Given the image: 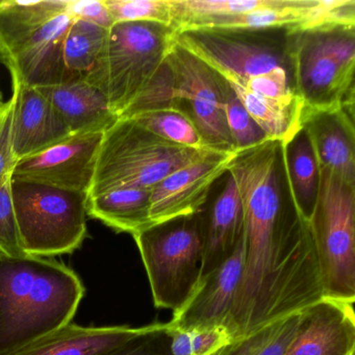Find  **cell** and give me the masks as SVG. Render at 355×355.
I'll use <instances>...</instances> for the list:
<instances>
[{
  "mask_svg": "<svg viewBox=\"0 0 355 355\" xmlns=\"http://www.w3.org/2000/svg\"><path fill=\"white\" fill-rule=\"evenodd\" d=\"M84 295L80 276L64 263L0 252V355L70 323Z\"/></svg>",
  "mask_w": 355,
  "mask_h": 355,
  "instance_id": "6da1fadb",
  "label": "cell"
},
{
  "mask_svg": "<svg viewBox=\"0 0 355 355\" xmlns=\"http://www.w3.org/2000/svg\"><path fill=\"white\" fill-rule=\"evenodd\" d=\"M68 0L0 1V61L12 80L39 88L65 80L63 43L72 22Z\"/></svg>",
  "mask_w": 355,
  "mask_h": 355,
  "instance_id": "7a4b0ae2",
  "label": "cell"
},
{
  "mask_svg": "<svg viewBox=\"0 0 355 355\" xmlns=\"http://www.w3.org/2000/svg\"><path fill=\"white\" fill-rule=\"evenodd\" d=\"M159 138L130 118L103 132L89 196L117 189H153L176 170L213 153Z\"/></svg>",
  "mask_w": 355,
  "mask_h": 355,
  "instance_id": "3957f363",
  "label": "cell"
},
{
  "mask_svg": "<svg viewBox=\"0 0 355 355\" xmlns=\"http://www.w3.org/2000/svg\"><path fill=\"white\" fill-rule=\"evenodd\" d=\"M288 53L295 92L307 111L354 107V28L294 33Z\"/></svg>",
  "mask_w": 355,
  "mask_h": 355,
  "instance_id": "277c9868",
  "label": "cell"
},
{
  "mask_svg": "<svg viewBox=\"0 0 355 355\" xmlns=\"http://www.w3.org/2000/svg\"><path fill=\"white\" fill-rule=\"evenodd\" d=\"M157 309H182L200 282L202 211L150 226L135 234Z\"/></svg>",
  "mask_w": 355,
  "mask_h": 355,
  "instance_id": "5b68a950",
  "label": "cell"
},
{
  "mask_svg": "<svg viewBox=\"0 0 355 355\" xmlns=\"http://www.w3.org/2000/svg\"><path fill=\"white\" fill-rule=\"evenodd\" d=\"M11 188L26 254L53 257L82 246L88 232V194L15 178Z\"/></svg>",
  "mask_w": 355,
  "mask_h": 355,
  "instance_id": "8992f818",
  "label": "cell"
},
{
  "mask_svg": "<svg viewBox=\"0 0 355 355\" xmlns=\"http://www.w3.org/2000/svg\"><path fill=\"white\" fill-rule=\"evenodd\" d=\"M320 189L309 222L323 298L355 301V187L320 169Z\"/></svg>",
  "mask_w": 355,
  "mask_h": 355,
  "instance_id": "52a82bcc",
  "label": "cell"
},
{
  "mask_svg": "<svg viewBox=\"0 0 355 355\" xmlns=\"http://www.w3.org/2000/svg\"><path fill=\"white\" fill-rule=\"evenodd\" d=\"M173 36L172 28L153 22H121L109 30L101 67L92 85L105 93L118 118L161 69Z\"/></svg>",
  "mask_w": 355,
  "mask_h": 355,
  "instance_id": "ba28073f",
  "label": "cell"
},
{
  "mask_svg": "<svg viewBox=\"0 0 355 355\" xmlns=\"http://www.w3.org/2000/svg\"><path fill=\"white\" fill-rule=\"evenodd\" d=\"M173 82V101L186 103L188 114L209 148L236 151L225 119L230 88L211 67L174 41L166 55Z\"/></svg>",
  "mask_w": 355,
  "mask_h": 355,
  "instance_id": "9c48e42d",
  "label": "cell"
},
{
  "mask_svg": "<svg viewBox=\"0 0 355 355\" xmlns=\"http://www.w3.org/2000/svg\"><path fill=\"white\" fill-rule=\"evenodd\" d=\"M174 41L209 67L242 78L266 73L275 67L291 68L288 42L247 38L239 31L192 30L174 33Z\"/></svg>",
  "mask_w": 355,
  "mask_h": 355,
  "instance_id": "30bf717a",
  "label": "cell"
},
{
  "mask_svg": "<svg viewBox=\"0 0 355 355\" xmlns=\"http://www.w3.org/2000/svg\"><path fill=\"white\" fill-rule=\"evenodd\" d=\"M236 153H209L176 170L153 187L149 209L153 225L202 211L214 184L227 174Z\"/></svg>",
  "mask_w": 355,
  "mask_h": 355,
  "instance_id": "8fae6325",
  "label": "cell"
},
{
  "mask_svg": "<svg viewBox=\"0 0 355 355\" xmlns=\"http://www.w3.org/2000/svg\"><path fill=\"white\" fill-rule=\"evenodd\" d=\"M103 132L74 135L16 164L13 178L89 195Z\"/></svg>",
  "mask_w": 355,
  "mask_h": 355,
  "instance_id": "7c38bea8",
  "label": "cell"
},
{
  "mask_svg": "<svg viewBox=\"0 0 355 355\" xmlns=\"http://www.w3.org/2000/svg\"><path fill=\"white\" fill-rule=\"evenodd\" d=\"M245 249L244 234L232 255L219 267L202 276L192 297L173 313L168 323L171 329H199L215 326L226 328L242 279Z\"/></svg>",
  "mask_w": 355,
  "mask_h": 355,
  "instance_id": "4fadbf2b",
  "label": "cell"
},
{
  "mask_svg": "<svg viewBox=\"0 0 355 355\" xmlns=\"http://www.w3.org/2000/svg\"><path fill=\"white\" fill-rule=\"evenodd\" d=\"M354 303L323 298L302 311L296 338L284 355H354Z\"/></svg>",
  "mask_w": 355,
  "mask_h": 355,
  "instance_id": "5bb4252c",
  "label": "cell"
},
{
  "mask_svg": "<svg viewBox=\"0 0 355 355\" xmlns=\"http://www.w3.org/2000/svg\"><path fill=\"white\" fill-rule=\"evenodd\" d=\"M15 99L12 122L14 157L19 162L72 136L49 99L36 88L12 80Z\"/></svg>",
  "mask_w": 355,
  "mask_h": 355,
  "instance_id": "9a60e30c",
  "label": "cell"
},
{
  "mask_svg": "<svg viewBox=\"0 0 355 355\" xmlns=\"http://www.w3.org/2000/svg\"><path fill=\"white\" fill-rule=\"evenodd\" d=\"M354 107L307 111L302 128L309 137L319 169L336 174L355 187Z\"/></svg>",
  "mask_w": 355,
  "mask_h": 355,
  "instance_id": "2e32d148",
  "label": "cell"
},
{
  "mask_svg": "<svg viewBox=\"0 0 355 355\" xmlns=\"http://www.w3.org/2000/svg\"><path fill=\"white\" fill-rule=\"evenodd\" d=\"M149 328L150 325L85 327L70 322L1 355H103L144 334Z\"/></svg>",
  "mask_w": 355,
  "mask_h": 355,
  "instance_id": "e0dca14e",
  "label": "cell"
},
{
  "mask_svg": "<svg viewBox=\"0 0 355 355\" xmlns=\"http://www.w3.org/2000/svg\"><path fill=\"white\" fill-rule=\"evenodd\" d=\"M44 95L74 135L105 132L119 118L105 93L85 80H72L36 88Z\"/></svg>",
  "mask_w": 355,
  "mask_h": 355,
  "instance_id": "ac0fdd59",
  "label": "cell"
},
{
  "mask_svg": "<svg viewBox=\"0 0 355 355\" xmlns=\"http://www.w3.org/2000/svg\"><path fill=\"white\" fill-rule=\"evenodd\" d=\"M245 234V214L236 182L227 172L225 186L202 214V276L219 267L227 259ZM201 276V277H202Z\"/></svg>",
  "mask_w": 355,
  "mask_h": 355,
  "instance_id": "d6986e66",
  "label": "cell"
},
{
  "mask_svg": "<svg viewBox=\"0 0 355 355\" xmlns=\"http://www.w3.org/2000/svg\"><path fill=\"white\" fill-rule=\"evenodd\" d=\"M211 68L225 80L268 139L286 145L302 130L304 103L297 93L284 98H267L245 88L236 74L221 68Z\"/></svg>",
  "mask_w": 355,
  "mask_h": 355,
  "instance_id": "ffe728a7",
  "label": "cell"
},
{
  "mask_svg": "<svg viewBox=\"0 0 355 355\" xmlns=\"http://www.w3.org/2000/svg\"><path fill=\"white\" fill-rule=\"evenodd\" d=\"M284 174L291 201L299 217L309 224L320 189V169L304 130L282 145Z\"/></svg>",
  "mask_w": 355,
  "mask_h": 355,
  "instance_id": "44dd1931",
  "label": "cell"
},
{
  "mask_svg": "<svg viewBox=\"0 0 355 355\" xmlns=\"http://www.w3.org/2000/svg\"><path fill=\"white\" fill-rule=\"evenodd\" d=\"M151 189H117L88 197V217L98 220L117 232L135 234L153 226Z\"/></svg>",
  "mask_w": 355,
  "mask_h": 355,
  "instance_id": "7402d4cb",
  "label": "cell"
},
{
  "mask_svg": "<svg viewBox=\"0 0 355 355\" xmlns=\"http://www.w3.org/2000/svg\"><path fill=\"white\" fill-rule=\"evenodd\" d=\"M109 31L82 20H72L63 43L66 82L92 84L101 67Z\"/></svg>",
  "mask_w": 355,
  "mask_h": 355,
  "instance_id": "603a6c76",
  "label": "cell"
},
{
  "mask_svg": "<svg viewBox=\"0 0 355 355\" xmlns=\"http://www.w3.org/2000/svg\"><path fill=\"white\" fill-rule=\"evenodd\" d=\"M311 0H286L279 7L255 10L241 15L218 18L196 24L192 30L251 31L284 28L288 34H294L304 17L305 10Z\"/></svg>",
  "mask_w": 355,
  "mask_h": 355,
  "instance_id": "cb8c5ba5",
  "label": "cell"
},
{
  "mask_svg": "<svg viewBox=\"0 0 355 355\" xmlns=\"http://www.w3.org/2000/svg\"><path fill=\"white\" fill-rule=\"evenodd\" d=\"M284 1L286 0H170L172 30L174 33L184 32L209 20L279 7Z\"/></svg>",
  "mask_w": 355,
  "mask_h": 355,
  "instance_id": "d4e9b609",
  "label": "cell"
},
{
  "mask_svg": "<svg viewBox=\"0 0 355 355\" xmlns=\"http://www.w3.org/2000/svg\"><path fill=\"white\" fill-rule=\"evenodd\" d=\"M130 119L173 144L197 150L211 149L205 145L188 112L178 105L144 112Z\"/></svg>",
  "mask_w": 355,
  "mask_h": 355,
  "instance_id": "484cf974",
  "label": "cell"
},
{
  "mask_svg": "<svg viewBox=\"0 0 355 355\" xmlns=\"http://www.w3.org/2000/svg\"><path fill=\"white\" fill-rule=\"evenodd\" d=\"M302 311L286 315L265 327L232 340L222 355H284L296 338Z\"/></svg>",
  "mask_w": 355,
  "mask_h": 355,
  "instance_id": "4316f807",
  "label": "cell"
},
{
  "mask_svg": "<svg viewBox=\"0 0 355 355\" xmlns=\"http://www.w3.org/2000/svg\"><path fill=\"white\" fill-rule=\"evenodd\" d=\"M354 0H311L296 33L354 28Z\"/></svg>",
  "mask_w": 355,
  "mask_h": 355,
  "instance_id": "83f0119b",
  "label": "cell"
},
{
  "mask_svg": "<svg viewBox=\"0 0 355 355\" xmlns=\"http://www.w3.org/2000/svg\"><path fill=\"white\" fill-rule=\"evenodd\" d=\"M169 334L172 355H211L232 342L223 326L190 330L169 327Z\"/></svg>",
  "mask_w": 355,
  "mask_h": 355,
  "instance_id": "f1b7e54d",
  "label": "cell"
},
{
  "mask_svg": "<svg viewBox=\"0 0 355 355\" xmlns=\"http://www.w3.org/2000/svg\"><path fill=\"white\" fill-rule=\"evenodd\" d=\"M115 24L153 22L172 28L170 0H105Z\"/></svg>",
  "mask_w": 355,
  "mask_h": 355,
  "instance_id": "f546056e",
  "label": "cell"
},
{
  "mask_svg": "<svg viewBox=\"0 0 355 355\" xmlns=\"http://www.w3.org/2000/svg\"><path fill=\"white\" fill-rule=\"evenodd\" d=\"M225 119L236 150L261 144L267 138L230 89L225 103Z\"/></svg>",
  "mask_w": 355,
  "mask_h": 355,
  "instance_id": "4dcf8cb0",
  "label": "cell"
},
{
  "mask_svg": "<svg viewBox=\"0 0 355 355\" xmlns=\"http://www.w3.org/2000/svg\"><path fill=\"white\" fill-rule=\"evenodd\" d=\"M173 82L167 64L164 63L144 92L130 105L120 118H130L144 112L174 105Z\"/></svg>",
  "mask_w": 355,
  "mask_h": 355,
  "instance_id": "1f68e13d",
  "label": "cell"
},
{
  "mask_svg": "<svg viewBox=\"0 0 355 355\" xmlns=\"http://www.w3.org/2000/svg\"><path fill=\"white\" fill-rule=\"evenodd\" d=\"M11 180L0 188V252L8 257H24L28 254L22 248L12 196Z\"/></svg>",
  "mask_w": 355,
  "mask_h": 355,
  "instance_id": "d6a6232c",
  "label": "cell"
},
{
  "mask_svg": "<svg viewBox=\"0 0 355 355\" xmlns=\"http://www.w3.org/2000/svg\"><path fill=\"white\" fill-rule=\"evenodd\" d=\"M239 78L245 88L267 98H284L296 94L288 80L286 68L275 67L259 76H250L248 78H242L241 76Z\"/></svg>",
  "mask_w": 355,
  "mask_h": 355,
  "instance_id": "836d02e7",
  "label": "cell"
},
{
  "mask_svg": "<svg viewBox=\"0 0 355 355\" xmlns=\"http://www.w3.org/2000/svg\"><path fill=\"white\" fill-rule=\"evenodd\" d=\"M14 107L15 99L12 96L0 107V188L12 180L17 164L12 145Z\"/></svg>",
  "mask_w": 355,
  "mask_h": 355,
  "instance_id": "e575fe53",
  "label": "cell"
},
{
  "mask_svg": "<svg viewBox=\"0 0 355 355\" xmlns=\"http://www.w3.org/2000/svg\"><path fill=\"white\" fill-rule=\"evenodd\" d=\"M67 13L73 20H82L107 31L115 24L105 0H68Z\"/></svg>",
  "mask_w": 355,
  "mask_h": 355,
  "instance_id": "d590c367",
  "label": "cell"
},
{
  "mask_svg": "<svg viewBox=\"0 0 355 355\" xmlns=\"http://www.w3.org/2000/svg\"><path fill=\"white\" fill-rule=\"evenodd\" d=\"M139 355H172L170 351V334L168 323L153 332L148 344Z\"/></svg>",
  "mask_w": 355,
  "mask_h": 355,
  "instance_id": "8d00e7d4",
  "label": "cell"
},
{
  "mask_svg": "<svg viewBox=\"0 0 355 355\" xmlns=\"http://www.w3.org/2000/svg\"><path fill=\"white\" fill-rule=\"evenodd\" d=\"M3 103H5V101H3V94L1 91H0V107H3Z\"/></svg>",
  "mask_w": 355,
  "mask_h": 355,
  "instance_id": "74e56055",
  "label": "cell"
},
{
  "mask_svg": "<svg viewBox=\"0 0 355 355\" xmlns=\"http://www.w3.org/2000/svg\"><path fill=\"white\" fill-rule=\"evenodd\" d=\"M225 347H224V348L220 349L219 351H217V352H215V353H214V354H211V355H222V354H223L224 350H225Z\"/></svg>",
  "mask_w": 355,
  "mask_h": 355,
  "instance_id": "f35d334b",
  "label": "cell"
},
{
  "mask_svg": "<svg viewBox=\"0 0 355 355\" xmlns=\"http://www.w3.org/2000/svg\"><path fill=\"white\" fill-rule=\"evenodd\" d=\"M355 355V354H354Z\"/></svg>",
  "mask_w": 355,
  "mask_h": 355,
  "instance_id": "ab89813d",
  "label": "cell"
}]
</instances>
